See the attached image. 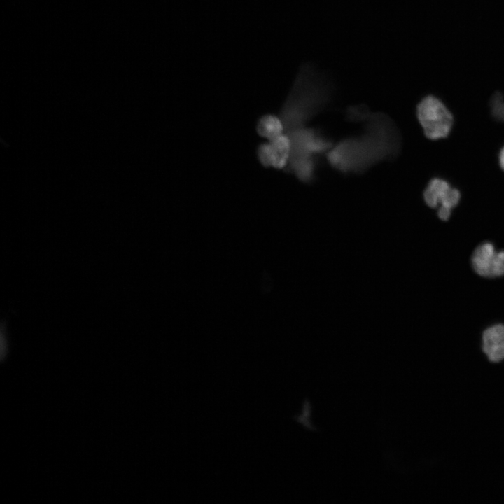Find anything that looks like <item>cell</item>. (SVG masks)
<instances>
[{"label": "cell", "instance_id": "cell-7", "mask_svg": "<svg viewBox=\"0 0 504 504\" xmlns=\"http://www.w3.org/2000/svg\"><path fill=\"white\" fill-rule=\"evenodd\" d=\"M256 130L260 136L271 141L284 133V126L280 117L267 114L258 120Z\"/></svg>", "mask_w": 504, "mask_h": 504}, {"label": "cell", "instance_id": "cell-4", "mask_svg": "<svg viewBox=\"0 0 504 504\" xmlns=\"http://www.w3.org/2000/svg\"><path fill=\"white\" fill-rule=\"evenodd\" d=\"M258 158L265 167L285 168L289 162L291 153V141L286 134L278 136L258 147Z\"/></svg>", "mask_w": 504, "mask_h": 504}, {"label": "cell", "instance_id": "cell-5", "mask_svg": "<svg viewBox=\"0 0 504 504\" xmlns=\"http://www.w3.org/2000/svg\"><path fill=\"white\" fill-rule=\"evenodd\" d=\"M459 191L441 178H433L428 184L424 192L426 204L431 208L451 211L460 200Z\"/></svg>", "mask_w": 504, "mask_h": 504}, {"label": "cell", "instance_id": "cell-9", "mask_svg": "<svg viewBox=\"0 0 504 504\" xmlns=\"http://www.w3.org/2000/svg\"><path fill=\"white\" fill-rule=\"evenodd\" d=\"M499 163L503 170H504V146L499 153Z\"/></svg>", "mask_w": 504, "mask_h": 504}, {"label": "cell", "instance_id": "cell-8", "mask_svg": "<svg viewBox=\"0 0 504 504\" xmlns=\"http://www.w3.org/2000/svg\"><path fill=\"white\" fill-rule=\"evenodd\" d=\"M491 112L493 118L504 122V99L500 92L495 93L490 101Z\"/></svg>", "mask_w": 504, "mask_h": 504}, {"label": "cell", "instance_id": "cell-3", "mask_svg": "<svg viewBox=\"0 0 504 504\" xmlns=\"http://www.w3.org/2000/svg\"><path fill=\"white\" fill-rule=\"evenodd\" d=\"M471 265L477 274L486 278L504 275V249L497 250L491 241H483L474 250Z\"/></svg>", "mask_w": 504, "mask_h": 504}, {"label": "cell", "instance_id": "cell-2", "mask_svg": "<svg viewBox=\"0 0 504 504\" xmlns=\"http://www.w3.org/2000/svg\"><path fill=\"white\" fill-rule=\"evenodd\" d=\"M417 118L426 137L436 140L446 137L453 124V116L438 98L429 95L417 106Z\"/></svg>", "mask_w": 504, "mask_h": 504}, {"label": "cell", "instance_id": "cell-6", "mask_svg": "<svg viewBox=\"0 0 504 504\" xmlns=\"http://www.w3.org/2000/svg\"><path fill=\"white\" fill-rule=\"evenodd\" d=\"M482 350L488 360L492 363H498L504 360L503 324L491 325L483 331Z\"/></svg>", "mask_w": 504, "mask_h": 504}, {"label": "cell", "instance_id": "cell-1", "mask_svg": "<svg viewBox=\"0 0 504 504\" xmlns=\"http://www.w3.org/2000/svg\"><path fill=\"white\" fill-rule=\"evenodd\" d=\"M309 65L304 66L285 102L279 117L284 132L300 128L308 115V106L320 103L326 95V85Z\"/></svg>", "mask_w": 504, "mask_h": 504}]
</instances>
